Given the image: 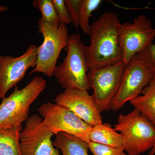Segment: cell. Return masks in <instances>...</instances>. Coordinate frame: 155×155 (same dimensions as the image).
Segmentation results:
<instances>
[{"label":"cell","mask_w":155,"mask_h":155,"mask_svg":"<svg viewBox=\"0 0 155 155\" xmlns=\"http://www.w3.org/2000/svg\"><path fill=\"white\" fill-rule=\"evenodd\" d=\"M121 23L114 12L103 14L91 25V43L84 47L87 64L91 69H97L122 61L119 43Z\"/></svg>","instance_id":"obj_1"},{"label":"cell","mask_w":155,"mask_h":155,"mask_svg":"<svg viewBox=\"0 0 155 155\" xmlns=\"http://www.w3.org/2000/svg\"><path fill=\"white\" fill-rule=\"evenodd\" d=\"M46 87V81L36 76L29 83L19 89L16 86L14 91L2 99L0 104V130L22 125L28 119L31 105Z\"/></svg>","instance_id":"obj_2"},{"label":"cell","mask_w":155,"mask_h":155,"mask_svg":"<svg viewBox=\"0 0 155 155\" xmlns=\"http://www.w3.org/2000/svg\"><path fill=\"white\" fill-rule=\"evenodd\" d=\"M114 129L124 140V149L128 155H140L155 145V126L137 109L120 114Z\"/></svg>","instance_id":"obj_3"},{"label":"cell","mask_w":155,"mask_h":155,"mask_svg":"<svg viewBox=\"0 0 155 155\" xmlns=\"http://www.w3.org/2000/svg\"><path fill=\"white\" fill-rule=\"evenodd\" d=\"M84 45L80 35L73 34L69 36L65 48L67 56L63 63L56 66L54 75L64 88L82 91L90 89L87 79L90 68L87 64Z\"/></svg>","instance_id":"obj_4"},{"label":"cell","mask_w":155,"mask_h":155,"mask_svg":"<svg viewBox=\"0 0 155 155\" xmlns=\"http://www.w3.org/2000/svg\"><path fill=\"white\" fill-rule=\"evenodd\" d=\"M39 33L41 34L44 41L38 47L36 67L30 73L40 72L48 77L54 75L57 61L63 49L68 44L69 36L65 24L58 23L48 24L41 18L38 22Z\"/></svg>","instance_id":"obj_5"},{"label":"cell","mask_w":155,"mask_h":155,"mask_svg":"<svg viewBox=\"0 0 155 155\" xmlns=\"http://www.w3.org/2000/svg\"><path fill=\"white\" fill-rule=\"evenodd\" d=\"M125 66L122 61L101 68L90 69L87 72L89 86L94 90L91 96L101 113L111 110Z\"/></svg>","instance_id":"obj_6"},{"label":"cell","mask_w":155,"mask_h":155,"mask_svg":"<svg viewBox=\"0 0 155 155\" xmlns=\"http://www.w3.org/2000/svg\"><path fill=\"white\" fill-rule=\"evenodd\" d=\"M153 79L151 73L140 54L134 56L125 66L111 110H119L127 101L138 97Z\"/></svg>","instance_id":"obj_7"},{"label":"cell","mask_w":155,"mask_h":155,"mask_svg":"<svg viewBox=\"0 0 155 155\" xmlns=\"http://www.w3.org/2000/svg\"><path fill=\"white\" fill-rule=\"evenodd\" d=\"M45 125L54 135L64 132L76 137L89 143L92 126L68 109L56 104L45 103L38 108Z\"/></svg>","instance_id":"obj_8"},{"label":"cell","mask_w":155,"mask_h":155,"mask_svg":"<svg viewBox=\"0 0 155 155\" xmlns=\"http://www.w3.org/2000/svg\"><path fill=\"white\" fill-rule=\"evenodd\" d=\"M155 38V28L151 21L144 15H139L132 22L120 25L119 43L122 49V61L125 65L134 56L152 44Z\"/></svg>","instance_id":"obj_9"},{"label":"cell","mask_w":155,"mask_h":155,"mask_svg":"<svg viewBox=\"0 0 155 155\" xmlns=\"http://www.w3.org/2000/svg\"><path fill=\"white\" fill-rule=\"evenodd\" d=\"M54 135L42 118L36 114L31 115L20 133L22 155H61L52 142Z\"/></svg>","instance_id":"obj_10"},{"label":"cell","mask_w":155,"mask_h":155,"mask_svg":"<svg viewBox=\"0 0 155 155\" xmlns=\"http://www.w3.org/2000/svg\"><path fill=\"white\" fill-rule=\"evenodd\" d=\"M38 47L30 45L18 57L0 56V98L24 78L28 69L36 67Z\"/></svg>","instance_id":"obj_11"},{"label":"cell","mask_w":155,"mask_h":155,"mask_svg":"<svg viewBox=\"0 0 155 155\" xmlns=\"http://www.w3.org/2000/svg\"><path fill=\"white\" fill-rule=\"evenodd\" d=\"M54 102L92 127L103 123L101 112L86 91L66 89L56 97Z\"/></svg>","instance_id":"obj_12"},{"label":"cell","mask_w":155,"mask_h":155,"mask_svg":"<svg viewBox=\"0 0 155 155\" xmlns=\"http://www.w3.org/2000/svg\"><path fill=\"white\" fill-rule=\"evenodd\" d=\"M89 140L90 142L107 146L124 148L123 137L108 123H102L92 127Z\"/></svg>","instance_id":"obj_13"},{"label":"cell","mask_w":155,"mask_h":155,"mask_svg":"<svg viewBox=\"0 0 155 155\" xmlns=\"http://www.w3.org/2000/svg\"><path fill=\"white\" fill-rule=\"evenodd\" d=\"M141 95L130 101V104L155 126V80L146 87Z\"/></svg>","instance_id":"obj_14"},{"label":"cell","mask_w":155,"mask_h":155,"mask_svg":"<svg viewBox=\"0 0 155 155\" xmlns=\"http://www.w3.org/2000/svg\"><path fill=\"white\" fill-rule=\"evenodd\" d=\"M53 145L61 150L62 155H89V143L69 134H56Z\"/></svg>","instance_id":"obj_15"},{"label":"cell","mask_w":155,"mask_h":155,"mask_svg":"<svg viewBox=\"0 0 155 155\" xmlns=\"http://www.w3.org/2000/svg\"><path fill=\"white\" fill-rule=\"evenodd\" d=\"M22 125L0 130V155H22L19 136Z\"/></svg>","instance_id":"obj_16"},{"label":"cell","mask_w":155,"mask_h":155,"mask_svg":"<svg viewBox=\"0 0 155 155\" xmlns=\"http://www.w3.org/2000/svg\"><path fill=\"white\" fill-rule=\"evenodd\" d=\"M101 0H81L78 14V25L84 33L90 35L91 25L89 20L92 13L98 8Z\"/></svg>","instance_id":"obj_17"},{"label":"cell","mask_w":155,"mask_h":155,"mask_svg":"<svg viewBox=\"0 0 155 155\" xmlns=\"http://www.w3.org/2000/svg\"><path fill=\"white\" fill-rule=\"evenodd\" d=\"M32 4L40 11L44 22L52 25L60 23L52 0H34Z\"/></svg>","instance_id":"obj_18"},{"label":"cell","mask_w":155,"mask_h":155,"mask_svg":"<svg viewBox=\"0 0 155 155\" xmlns=\"http://www.w3.org/2000/svg\"><path fill=\"white\" fill-rule=\"evenodd\" d=\"M89 147L93 155H128L123 148L113 147L93 142L89 143Z\"/></svg>","instance_id":"obj_19"},{"label":"cell","mask_w":155,"mask_h":155,"mask_svg":"<svg viewBox=\"0 0 155 155\" xmlns=\"http://www.w3.org/2000/svg\"><path fill=\"white\" fill-rule=\"evenodd\" d=\"M139 54L155 80V44H151Z\"/></svg>","instance_id":"obj_20"},{"label":"cell","mask_w":155,"mask_h":155,"mask_svg":"<svg viewBox=\"0 0 155 155\" xmlns=\"http://www.w3.org/2000/svg\"><path fill=\"white\" fill-rule=\"evenodd\" d=\"M60 23L65 25L71 23V18L68 12L65 0H52Z\"/></svg>","instance_id":"obj_21"},{"label":"cell","mask_w":155,"mask_h":155,"mask_svg":"<svg viewBox=\"0 0 155 155\" xmlns=\"http://www.w3.org/2000/svg\"><path fill=\"white\" fill-rule=\"evenodd\" d=\"M81 0H65V4L71 18V22L78 28V14Z\"/></svg>","instance_id":"obj_22"},{"label":"cell","mask_w":155,"mask_h":155,"mask_svg":"<svg viewBox=\"0 0 155 155\" xmlns=\"http://www.w3.org/2000/svg\"><path fill=\"white\" fill-rule=\"evenodd\" d=\"M9 9H10L9 8L7 7V6L0 5V14H2L3 12H5L6 11H8Z\"/></svg>","instance_id":"obj_23"},{"label":"cell","mask_w":155,"mask_h":155,"mask_svg":"<svg viewBox=\"0 0 155 155\" xmlns=\"http://www.w3.org/2000/svg\"><path fill=\"white\" fill-rule=\"evenodd\" d=\"M155 154V145L152 149L150 151L148 155H154Z\"/></svg>","instance_id":"obj_24"},{"label":"cell","mask_w":155,"mask_h":155,"mask_svg":"<svg viewBox=\"0 0 155 155\" xmlns=\"http://www.w3.org/2000/svg\"></svg>","instance_id":"obj_25"}]
</instances>
